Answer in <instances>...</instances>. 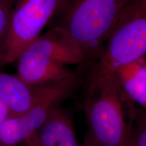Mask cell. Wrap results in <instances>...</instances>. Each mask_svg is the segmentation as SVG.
I'll list each match as a JSON object with an SVG mask.
<instances>
[{"mask_svg": "<svg viewBox=\"0 0 146 146\" xmlns=\"http://www.w3.org/2000/svg\"><path fill=\"white\" fill-rule=\"evenodd\" d=\"M135 0H63L50 23L63 29L85 59L102 50Z\"/></svg>", "mask_w": 146, "mask_h": 146, "instance_id": "obj_1", "label": "cell"}, {"mask_svg": "<svg viewBox=\"0 0 146 146\" xmlns=\"http://www.w3.org/2000/svg\"><path fill=\"white\" fill-rule=\"evenodd\" d=\"M126 96L114 74L87 89L85 112L89 135L100 146H126L129 124L124 110Z\"/></svg>", "mask_w": 146, "mask_h": 146, "instance_id": "obj_2", "label": "cell"}, {"mask_svg": "<svg viewBox=\"0 0 146 146\" xmlns=\"http://www.w3.org/2000/svg\"><path fill=\"white\" fill-rule=\"evenodd\" d=\"M145 54L146 3L135 0L109 37L100 60L91 69L87 89Z\"/></svg>", "mask_w": 146, "mask_h": 146, "instance_id": "obj_3", "label": "cell"}, {"mask_svg": "<svg viewBox=\"0 0 146 146\" xmlns=\"http://www.w3.org/2000/svg\"><path fill=\"white\" fill-rule=\"evenodd\" d=\"M63 0H16L9 31L0 53V69L15 63L21 53L42 34Z\"/></svg>", "mask_w": 146, "mask_h": 146, "instance_id": "obj_4", "label": "cell"}, {"mask_svg": "<svg viewBox=\"0 0 146 146\" xmlns=\"http://www.w3.org/2000/svg\"><path fill=\"white\" fill-rule=\"evenodd\" d=\"M78 78L52 83L33 106L19 115H11L0 130V146H20L33 135L56 108L70 96Z\"/></svg>", "mask_w": 146, "mask_h": 146, "instance_id": "obj_5", "label": "cell"}, {"mask_svg": "<svg viewBox=\"0 0 146 146\" xmlns=\"http://www.w3.org/2000/svg\"><path fill=\"white\" fill-rule=\"evenodd\" d=\"M23 51L65 66L78 64L86 60L70 36L55 26L40 35Z\"/></svg>", "mask_w": 146, "mask_h": 146, "instance_id": "obj_6", "label": "cell"}, {"mask_svg": "<svg viewBox=\"0 0 146 146\" xmlns=\"http://www.w3.org/2000/svg\"><path fill=\"white\" fill-rule=\"evenodd\" d=\"M25 146H81L72 115L59 106L53 110L43 125L27 139Z\"/></svg>", "mask_w": 146, "mask_h": 146, "instance_id": "obj_7", "label": "cell"}, {"mask_svg": "<svg viewBox=\"0 0 146 146\" xmlns=\"http://www.w3.org/2000/svg\"><path fill=\"white\" fill-rule=\"evenodd\" d=\"M51 83L31 85L16 73L10 74L0 69V99L9 108L12 115L21 114L33 106Z\"/></svg>", "mask_w": 146, "mask_h": 146, "instance_id": "obj_8", "label": "cell"}, {"mask_svg": "<svg viewBox=\"0 0 146 146\" xmlns=\"http://www.w3.org/2000/svg\"><path fill=\"white\" fill-rule=\"evenodd\" d=\"M17 73L31 85H43L77 77L67 66L53 62L23 51L16 59Z\"/></svg>", "mask_w": 146, "mask_h": 146, "instance_id": "obj_9", "label": "cell"}, {"mask_svg": "<svg viewBox=\"0 0 146 146\" xmlns=\"http://www.w3.org/2000/svg\"><path fill=\"white\" fill-rule=\"evenodd\" d=\"M115 78L126 96L146 109V60L145 57L120 67Z\"/></svg>", "mask_w": 146, "mask_h": 146, "instance_id": "obj_10", "label": "cell"}, {"mask_svg": "<svg viewBox=\"0 0 146 146\" xmlns=\"http://www.w3.org/2000/svg\"><path fill=\"white\" fill-rule=\"evenodd\" d=\"M130 116L129 138L133 146H146V109L126 98Z\"/></svg>", "mask_w": 146, "mask_h": 146, "instance_id": "obj_11", "label": "cell"}, {"mask_svg": "<svg viewBox=\"0 0 146 146\" xmlns=\"http://www.w3.org/2000/svg\"><path fill=\"white\" fill-rule=\"evenodd\" d=\"M16 0H0V53L9 31L12 10Z\"/></svg>", "mask_w": 146, "mask_h": 146, "instance_id": "obj_12", "label": "cell"}, {"mask_svg": "<svg viewBox=\"0 0 146 146\" xmlns=\"http://www.w3.org/2000/svg\"><path fill=\"white\" fill-rule=\"evenodd\" d=\"M12 115L10 109L7 105L0 99V130L7 118Z\"/></svg>", "mask_w": 146, "mask_h": 146, "instance_id": "obj_13", "label": "cell"}, {"mask_svg": "<svg viewBox=\"0 0 146 146\" xmlns=\"http://www.w3.org/2000/svg\"><path fill=\"white\" fill-rule=\"evenodd\" d=\"M81 146H100L98 145L96 142H95L93 139L89 135V134L87 133L85 136V139H84V141L83 144H81Z\"/></svg>", "mask_w": 146, "mask_h": 146, "instance_id": "obj_14", "label": "cell"}, {"mask_svg": "<svg viewBox=\"0 0 146 146\" xmlns=\"http://www.w3.org/2000/svg\"><path fill=\"white\" fill-rule=\"evenodd\" d=\"M126 146H133V144H132V143H131L130 138H129V140H128V142H127V145H126Z\"/></svg>", "mask_w": 146, "mask_h": 146, "instance_id": "obj_15", "label": "cell"}, {"mask_svg": "<svg viewBox=\"0 0 146 146\" xmlns=\"http://www.w3.org/2000/svg\"><path fill=\"white\" fill-rule=\"evenodd\" d=\"M141 1H143V2L146 3V0H141Z\"/></svg>", "mask_w": 146, "mask_h": 146, "instance_id": "obj_16", "label": "cell"}]
</instances>
